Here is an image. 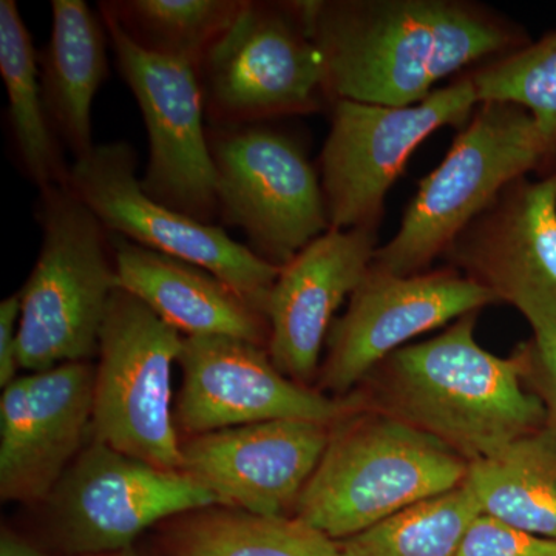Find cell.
<instances>
[{"label": "cell", "instance_id": "1", "mask_svg": "<svg viewBox=\"0 0 556 556\" xmlns=\"http://www.w3.org/2000/svg\"><path fill=\"white\" fill-rule=\"evenodd\" d=\"M295 7L324 56L331 102L419 104L439 80L529 43L489 10L457 0H303Z\"/></svg>", "mask_w": 556, "mask_h": 556}, {"label": "cell", "instance_id": "2", "mask_svg": "<svg viewBox=\"0 0 556 556\" xmlns=\"http://www.w3.org/2000/svg\"><path fill=\"white\" fill-rule=\"evenodd\" d=\"M479 313L383 362L388 413L467 460L495 455L543 427L546 405L522 386L521 357L503 358L475 339Z\"/></svg>", "mask_w": 556, "mask_h": 556}, {"label": "cell", "instance_id": "3", "mask_svg": "<svg viewBox=\"0 0 556 556\" xmlns=\"http://www.w3.org/2000/svg\"><path fill=\"white\" fill-rule=\"evenodd\" d=\"M468 463L388 412L358 409L331 427L295 517L336 541L463 484Z\"/></svg>", "mask_w": 556, "mask_h": 556}, {"label": "cell", "instance_id": "4", "mask_svg": "<svg viewBox=\"0 0 556 556\" xmlns=\"http://www.w3.org/2000/svg\"><path fill=\"white\" fill-rule=\"evenodd\" d=\"M38 262L21 289V369L46 371L100 353L118 289L112 233L68 185L39 190Z\"/></svg>", "mask_w": 556, "mask_h": 556}, {"label": "cell", "instance_id": "5", "mask_svg": "<svg viewBox=\"0 0 556 556\" xmlns=\"http://www.w3.org/2000/svg\"><path fill=\"white\" fill-rule=\"evenodd\" d=\"M555 159L526 109L481 102L442 163L417 186L396 236L378 248L371 268L401 277L426 273L501 190Z\"/></svg>", "mask_w": 556, "mask_h": 556}, {"label": "cell", "instance_id": "6", "mask_svg": "<svg viewBox=\"0 0 556 556\" xmlns=\"http://www.w3.org/2000/svg\"><path fill=\"white\" fill-rule=\"evenodd\" d=\"M197 73L208 126L305 115L328 101L324 56L295 2L247 0Z\"/></svg>", "mask_w": 556, "mask_h": 556}, {"label": "cell", "instance_id": "7", "mask_svg": "<svg viewBox=\"0 0 556 556\" xmlns=\"http://www.w3.org/2000/svg\"><path fill=\"white\" fill-rule=\"evenodd\" d=\"M182 339L141 300L116 289L94 365L91 439L153 467L181 468L172 369Z\"/></svg>", "mask_w": 556, "mask_h": 556}, {"label": "cell", "instance_id": "8", "mask_svg": "<svg viewBox=\"0 0 556 556\" xmlns=\"http://www.w3.org/2000/svg\"><path fill=\"white\" fill-rule=\"evenodd\" d=\"M218 218L281 268L327 232L324 190L303 146L266 123L207 126Z\"/></svg>", "mask_w": 556, "mask_h": 556}, {"label": "cell", "instance_id": "9", "mask_svg": "<svg viewBox=\"0 0 556 556\" xmlns=\"http://www.w3.org/2000/svg\"><path fill=\"white\" fill-rule=\"evenodd\" d=\"M479 104L470 75L407 108L332 102L320 160L329 228H379L388 190L413 152L442 127L467 124Z\"/></svg>", "mask_w": 556, "mask_h": 556}, {"label": "cell", "instance_id": "10", "mask_svg": "<svg viewBox=\"0 0 556 556\" xmlns=\"http://www.w3.org/2000/svg\"><path fill=\"white\" fill-rule=\"evenodd\" d=\"M68 186L110 232L207 269L266 316L280 268L219 226L197 222L146 195L129 142L94 146L70 167Z\"/></svg>", "mask_w": 556, "mask_h": 556}, {"label": "cell", "instance_id": "11", "mask_svg": "<svg viewBox=\"0 0 556 556\" xmlns=\"http://www.w3.org/2000/svg\"><path fill=\"white\" fill-rule=\"evenodd\" d=\"M215 497L181 470H164L90 439L47 497L58 546L87 556L129 551L150 527Z\"/></svg>", "mask_w": 556, "mask_h": 556}, {"label": "cell", "instance_id": "12", "mask_svg": "<svg viewBox=\"0 0 556 556\" xmlns=\"http://www.w3.org/2000/svg\"><path fill=\"white\" fill-rule=\"evenodd\" d=\"M181 388L174 402L179 438L269 420H309L332 427L365 407L357 394L328 396L295 382L268 350L226 336L182 339Z\"/></svg>", "mask_w": 556, "mask_h": 556}, {"label": "cell", "instance_id": "13", "mask_svg": "<svg viewBox=\"0 0 556 556\" xmlns=\"http://www.w3.org/2000/svg\"><path fill=\"white\" fill-rule=\"evenodd\" d=\"M101 17L121 76L148 127L149 163L139 179L141 189L163 206L214 225L217 186L197 68L139 49L115 21Z\"/></svg>", "mask_w": 556, "mask_h": 556}, {"label": "cell", "instance_id": "14", "mask_svg": "<svg viewBox=\"0 0 556 556\" xmlns=\"http://www.w3.org/2000/svg\"><path fill=\"white\" fill-rule=\"evenodd\" d=\"M495 303L489 291L452 266L407 277L369 266L345 313L329 329L327 356L318 371L321 393L350 396L404 343Z\"/></svg>", "mask_w": 556, "mask_h": 556}, {"label": "cell", "instance_id": "15", "mask_svg": "<svg viewBox=\"0 0 556 556\" xmlns=\"http://www.w3.org/2000/svg\"><path fill=\"white\" fill-rule=\"evenodd\" d=\"M442 257L533 331L556 327V170L506 186Z\"/></svg>", "mask_w": 556, "mask_h": 556}, {"label": "cell", "instance_id": "16", "mask_svg": "<svg viewBox=\"0 0 556 556\" xmlns=\"http://www.w3.org/2000/svg\"><path fill=\"white\" fill-rule=\"evenodd\" d=\"M94 365L20 376L0 397V497L43 504L91 439Z\"/></svg>", "mask_w": 556, "mask_h": 556}, {"label": "cell", "instance_id": "17", "mask_svg": "<svg viewBox=\"0 0 556 556\" xmlns=\"http://www.w3.org/2000/svg\"><path fill=\"white\" fill-rule=\"evenodd\" d=\"M331 427L269 420L181 439V468L222 506L283 517L324 456Z\"/></svg>", "mask_w": 556, "mask_h": 556}, {"label": "cell", "instance_id": "18", "mask_svg": "<svg viewBox=\"0 0 556 556\" xmlns=\"http://www.w3.org/2000/svg\"><path fill=\"white\" fill-rule=\"evenodd\" d=\"M379 228L329 229L281 266L266 308L276 367L308 386L320 367L334 316L353 295L379 248Z\"/></svg>", "mask_w": 556, "mask_h": 556}, {"label": "cell", "instance_id": "19", "mask_svg": "<svg viewBox=\"0 0 556 556\" xmlns=\"http://www.w3.org/2000/svg\"><path fill=\"white\" fill-rule=\"evenodd\" d=\"M112 244L118 288L141 300L179 334L226 336L268 350V318L222 278L116 233Z\"/></svg>", "mask_w": 556, "mask_h": 556}, {"label": "cell", "instance_id": "20", "mask_svg": "<svg viewBox=\"0 0 556 556\" xmlns=\"http://www.w3.org/2000/svg\"><path fill=\"white\" fill-rule=\"evenodd\" d=\"M51 20L49 46L39 56L43 104L62 148L78 160L97 146L91 108L109 72V33L84 0H53Z\"/></svg>", "mask_w": 556, "mask_h": 556}, {"label": "cell", "instance_id": "21", "mask_svg": "<svg viewBox=\"0 0 556 556\" xmlns=\"http://www.w3.org/2000/svg\"><path fill=\"white\" fill-rule=\"evenodd\" d=\"M163 556H342L339 541L295 515L268 517L222 504L156 527Z\"/></svg>", "mask_w": 556, "mask_h": 556}, {"label": "cell", "instance_id": "22", "mask_svg": "<svg viewBox=\"0 0 556 556\" xmlns=\"http://www.w3.org/2000/svg\"><path fill=\"white\" fill-rule=\"evenodd\" d=\"M464 485L481 514L556 541V427H541L468 464Z\"/></svg>", "mask_w": 556, "mask_h": 556}, {"label": "cell", "instance_id": "23", "mask_svg": "<svg viewBox=\"0 0 556 556\" xmlns=\"http://www.w3.org/2000/svg\"><path fill=\"white\" fill-rule=\"evenodd\" d=\"M39 54L14 0L0 2V73L9 97L11 144L20 169L39 190L68 185L60 139L51 129L42 87Z\"/></svg>", "mask_w": 556, "mask_h": 556}, {"label": "cell", "instance_id": "24", "mask_svg": "<svg viewBox=\"0 0 556 556\" xmlns=\"http://www.w3.org/2000/svg\"><path fill=\"white\" fill-rule=\"evenodd\" d=\"M247 0H108L98 3L139 49L199 67Z\"/></svg>", "mask_w": 556, "mask_h": 556}, {"label": "cell", "instance_id": "25", "mask_svg": "<svg viewBox=\"0 0 556 556\" xmlns=\"http://www.w3.org/2000/svg\"><path fill=\"white\" fill-rule=\"evenodd\" d=\"M478 515L477 500L460 484L339 541L340 552L342 556H456Z\"/></svg>", "mask_w": 556, "mask_h": 556}, {"label": "cell", "instance_id": "26", "mask_svg": "<svg viewBox=\"0 0 556 556\" xmlns=\"http://www.w3.org/2000/svg\"><path fill=\"white\" fill-rule=\"evenodd\" d=\"M470 78L479 102H511L526 109L556 152V31L496 58Z\"/></svg>", "mask_w": 556, "mask_h": 556}, {"label": "cell", "instance_id": "27", "mask_svg": "<svg viewBox=\"0 0 556 556\" xmlns=\"http://www.w3.org/2000/svg\"><path fill=\"white\" fill-rule=\"evenodd\" d=\"M456 556H556V541L481 514L468 527Z\"/></svg>", "mask_w": 556, "mask_h": 556}, {"label": "cell", "instance_id": "28", "mask_svg": "<svg viewBox=\"0 0 556 556\" xmlns=\"http://www.w3.org/2000/svg\"><path fill=\"white\" fill-rule=\"evenodd\" d=\"M517 354L521 357L525 378L535 382L556 427V327L535 329L532 342L526 343Z\"/></svg>", "mask_w": 556, "mask_h": 556}, {"label": "cell", "instance_id": "29", "mask_svg": "<svg viewBox=\"0 0 556 556\" xmlns=\"http://www.w3.org/2000/svg\"><path fill=\"white\" fill-rule=\"evenodd\" d=\"M21 294L10 295L0 303V387H9L20 376Z\"/></svg>", "mask_w": 556, "mask_h": 556}, {"label": "cell", "instance_id": "30", "mask_svg": "<svg viewBox=\"0 0 556 556\" xmlns=\"http://www.w3.org/2000/svg\"><path fill=\"white\" fill-rule=\"evenodd\" d=\"M0 556H60L49 554L35 544L30 543L27 538L14 532L10 527L3 526L0 530Z\"/></svg>", "mask_w": 556, "mask_h": 556}, {"label": "cell", "instance_id": "31", "mask_svg": "<svg viewBox=\"0 0 556 556\" xmlns=\"http://www.w3.org/2000/svg\"><path fill=\"white\" fill-rule=\"evenodd\" d=\"M87 556H139L137 554H134V552L130 551H121V552H109V554H98V555H87Z\"/></svg>", "mask_w": 556, "mask_h": 556}]
</instances>
